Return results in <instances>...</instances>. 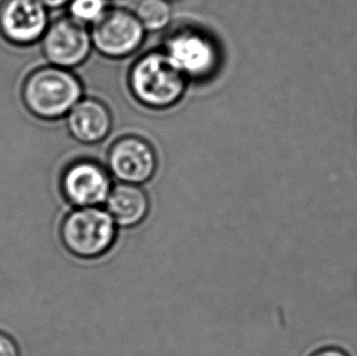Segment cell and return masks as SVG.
Returning <instances> with one entry per match:
<instances>
[{
  "mask_svg": "<svg viewBox=\"0 0 357 356\" xmlns=\"http://www.w3.org/2000/svg\"><path fill=\"white\" fill-rule=\"evenodd\" d=\"M48 27L47 6L40 0H4L0 5V31L11 43H36Z\"/></svg>",
  "mask_w": 357,
  "mask_h": 356,
  "instance_id": "9",
  "label": "cell"
},
{
  "mask_svg": "<svg viewBox=\"0 0 357 356\" xmlns=\"http://www.w3.org/2000/svg\"><path fill=\"white\" fill-rule=\"evenodd\" d=\"M92 48V36L86 24L71 16L55 20L43 36L44 54L59 68L81 65L87 60Z\"/></svg>",
  "mask_w": 357,
  "mask_h": 356,
  "instance_id": "7",
  "label": "cell"
},
{
  "mask_svg": "<svg viewBox=\"0 0 357 356\" xmlns=\"http://www.w3.org/2000/svg\"><path fill=\"white\" fill-rule=\"evenodd\" d=\"M109 170L93 160H78L63 170L60 191L73 207H100L112 192Z\"/></svg>",
  "mask_w": 357,
  "mask_h": 356,
  "instance_id": "6",
  "label": "cell"
},
{
  "mask_svg": "<svg viewBox=\"0 0 357 356\" xmlns=\"http://www.w3.org/2000/svg\"><path fill=\"white\" fill-rule=\"evenodd\" d=\"M68 126L70 133L79 143L96 144L105 140L110 133L112 112L99 99H81L68 112Z\"/></svg>",
  "mask_w": 357,
  "mask_h": 356,
  "instance_id": "10",
  "label": "cell"
},
{
  "mask_svg": "<svg viewBox=\"0 0 357 356\" xmlns=\"http://www.w3.org/2000/svg\"><path fill=\"white\" fill-rule=\"evenodd\" d=\"M309 356H351L343 348L337 347V346H326V347L319 348L314 353H311Z\"/></svg>",
  "mask_w": 357,
  "mask_h": 356,
  "instance_id": "15",
  "label": "cell"
},
{
  "mask_svg": "<svg viewBox=\"0 0 357 356\" xmlns=\"http://www.w3.org/2000/svg\"><path fill=\"white\" fill-rule=\"evenodd\" d=\"M117 227L107 209L73 207L60 223L59 237L63 248L82 260H94L115 246Z\"/></svg>",
  "mask_w": 357,
  "mask_h": 356,
  "instance_id": "1",
  "label": "cell"
},
{
  "mask_svg": "<svg viewBox=\"0 0 357 356\" xmlns=\"http://www.w3.org/2000/svg\"><path fill=\"white\" fill-rule=\"evenodd\" d=\"M130 88L143 105L167 109L183 96L187 77L166 53L151 52L138 59L130 68Z\"/></svg>",
  "mask_w": 357,
  "mask_h": 356,
  "instance_id": "2",
  "label": "cell"
},
{
  "mask_svg": "<svg viewBox=\"0 0 357 356\" xmlns=\"http://www.w3.org/2000/svg\"><path fill=\"white\" fill-rule=\"evenodd\" d=\"M0 356H22L21 349L14 338L0 331Z\"/></svg>",
  "mask_w": 357,
  "mask_h": 356,
  "instance_id": "14",
  "label": "cell"
},
{
  "mask_svg": "<svg viewBox=\"0 0 357 356\" xmlns=\"http://www.w3.org/2000/svg\"><path fill=\"white\" fill-rule=\"evenodd\" d=\"M107 168L119 182L142 186L154 177L158 170V155L153 145L144 138L125 135L109 150Z\"/></svg>",
  "mask_w": 357,
  "mask_h": 356,
  "instance_id": "8",
  "label": "cell"
},
{
  "mask_svg": "<svg viewBox=\"0 0 357 356\" xmlns=\"http://www.w3.org/2000/svg\"><path fill=\"white\" fill-rule=\"evenodd\" d=\"M135 14L145 31L156 32L169 26L172 19V6L169 0H139Z\"/></svg>",
  "mask_w": 357,
  "mask_h": 356,
  "instance_id": "12",
  "label": "cell"
},
{
  "mask_svg": "<svg viewBox=\"0 0 357 356\" xmlns=\"http://www.w3.org/2000/svg\"><path fill=\"white\" fill-rule=\"evenodd\" d=\"M105 209L120 228H133L144 221L150 210L144 189L130 183H117L109 194Z\"/></svg>",
  "mask_w": 357,
  "mask_h": 356,
  "instance_id": "11",
  "label": "cell"
},
{
  "mask_svg": "<svg viewBox=\"0 0 357 356\" xmlns=\"http://www.w3.org/2000/svg\"><path fill=\"white\" fill-rule=\"evenodd\" d=\"M93 47L109 58L121 59L135 53L144 42L145 29L137 15L128 10H107L91 29Z\"/></svg>",
  "mask_w": 357,
  "mask_h": 356,
  "instance_id": "5",
  "label": "cell"
},
{
  "mask_svg": "<svg viewBox=\"0 0 357 356\" xmlns=\"http://www.w3.org/2000/svg\"><path fill=\"white\" fill-rule=\"evenodd\" d=\"M40 1H42L47 8L56 9V8H60V6H63V5L70 4L71 0H40Z\"/></svg>",
  "mask_w": 357,
  "mask_h": 356,
  "instance_id": "16",
  "label": "cell"
},
{
  "mask_svg": "<svg viewBox=\"0 0 357 356\" xmlns=\"http://www.w3.org/2000/svg\"><path fill=\"white\" fill-rule=\"evenodd\" d=\"M165 53L187 78H206L216 71L220 53L210 36L188 27L176 31L165 45Z\"/></svg>",
  "mask_w": 357,
  "mask_h": 356,
  "instance_id": "4",
  "label": "cell"
},
{
  "mask_svg": "<svg viewBox=\"0 0 357 356\" xmlns=\"http://www.w3.org/2000/svg\"><path fill=\"white\" fill-rule=\"evenodd\" d=\"M82 83L68 68L47 66L29 75L24 86V101L29 111L44 120L68 115L82 99Z\"/></svg>",
  "mask_w": 357,
  "mask_h": 356,
  "instance_id": "3",
  "label": "cell"
},
{
  "mask_svg": "<svg viewBox=\"0 0 357 356\" xmlns=\"http://www.w3.org/2000/svg\"><path fill=\"white\" fill-rule=\"evenodd\" d=\"M71 17L83 24H93L107 13L109 0H71L70 1Z\"/></svg>",
  "mask_w": 357,
  "mask_h": 356,
  "instance_id": "13",
  "label": "cell"
}]
</instances>
